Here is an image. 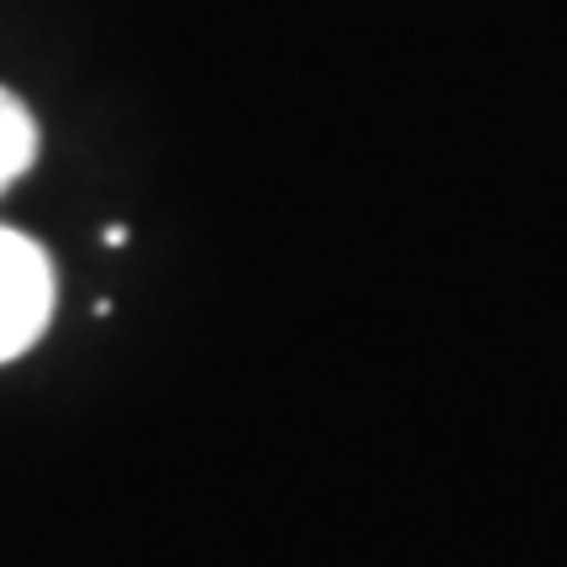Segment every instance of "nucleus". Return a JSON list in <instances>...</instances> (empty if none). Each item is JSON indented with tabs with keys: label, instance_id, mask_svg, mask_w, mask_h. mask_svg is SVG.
<instances>
[{
	"label": "nucleus",
	"instance_id": "nucleus-1",
	"mask_svg": "<svg viewBox=\"0 0 567 567\" xmlns=\"http://www.w3.org/2000/svg\"><path fill=\"white\" fill-rule=\"evenodd\" d=\"M53 264L32 237L0 226V363L21 358L53 321Z\"/></svg>",
	"mask_w": 567,
	"mask_h": 567
},
{
	"label": "nucleus",
	"instance_id": "nucleus-2",
	"mask_svg": "<svg viewBox=\"0 0 567 567\" xmlns=\"http://www.w3.org/2000/svg\"><path fill=\"white\" fill-rule=\"evenodd\" d=\"M32 158H38V122L21 105V95L0 84V189H11L32 168Z\"/></svg>",
	"mask_w": 567,
	"mask_h": 567
}]
</instances>
